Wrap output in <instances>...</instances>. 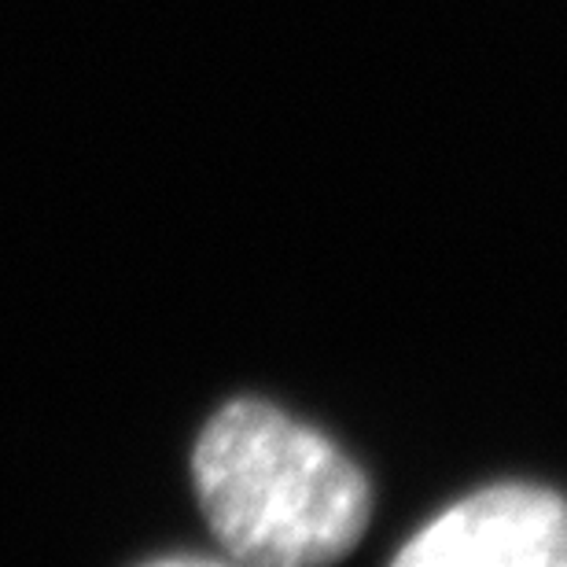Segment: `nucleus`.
I'll list each match as a JSON object with an SVG mask.
<instances>
[{"label": "nucleus", "mask_w": 567, "mask_h": 567, "mask_svg": "<svg viewBox=\"0 0 567 567\" xmlns=\"http://www.w3.org/2000/svg\"><path fill=\"white\" fill-rule=\"evenodd\" d=\"M564 502L535 483L483 486L394 553L399 567H564Z\"/></svg>", "instance_id": "nucleus-2"}, {"label": "nucleus", "mask_w": 567, "mask_h": 567, "mask_svg": "<svg viewBox=\"0 0 567 567\" xmlns=\"http://www.w3.org/2000/svg\"><path fill=\"white\" fill-rule=\"evenodd\" d=\"M192 483L225 557L306 567L347 557L372 513L365 472L317 427L233 399L192 450Z\"/></svg>", "instance_id": "nucleus-1"}]
</instances>
